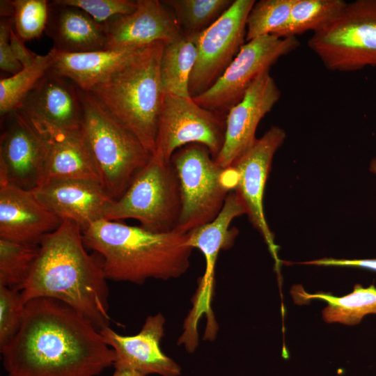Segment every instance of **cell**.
<instances>
[{
  "instance_id": "8fae6325",
  "label": "cell",
  "mask_w": 376,
  "mask_h": 376,
  "mask_svg": "<svg viewBox=\"0 0 376 376\" xmlns=\"http://www.w3.org/2000/svg\"><path fill=\"white\" fill-rule=\"evenodd\" d=\"M256 1L235 0L230 8L197 36V58L189 91L194 97L210 88L246 42V20Z\"/></svg>"
},
{
  "instance_id": "8d00e7d4",
  "label": "cell",
  "mask_w": 376,
  "mask_h": 376,
  "mask_svg": "<svg viewBox=\"0 0 376 376\" xmlns=\"http://www.w3.org/2000/svg\"><path fill=\"white\" fill-rule=\"evenodd\" d=\"M114 368L115 370L112 376H146L138 371L127 368L114 367Z\"/></svg>"
},
{
  "instance_id": "d590c367",
  "label": "cell",
  "mask_w": 376,
  "mask_h": 376,
  "mask_svg": "<svg viewBox=\"0 0 376 376\" xmlns=\"http://www.w3.org/2000/svg\"><path fill=\"white\" fill-rule=\"evenodd\" d=\"M9 42L15 56L24 68L32 65L38 60L40 55L31 52L25 47L24 41L17 36L13 27L10 32Z\"/></svg>"
},
{
  "instance_id": "f546056e",
  "label": "cell",
  "mask_w": 376,
  "mask_h": 376,
  "mask_svg": "<svg viewBox=\"0 0 376 376\" xmlns=\"http://www.w3.org/2000/svg\"><path fill=\"white\" fill-rule=\"evenodd\" d=\"M293 0H260L246 20V42L264 36L280 37L289 20Z\"/></svg>"
},
{
  "instance_id": "5b68a950",
  "label": "cell",
  "mask_w": 376,
  "mask_h": 376,
  "mask_svg": "<svg viewBox=\"0 0 376 376\" xmlns=\"http://www.w3.org/2000/svg\"><path fill=\"white\" fill-rule=\"evenodd\" d=\"M83 105L81 131L96 164L101 184L113 198L120 197L152 155L139 139L78 88Z\"/></svg>"
},
{
  "instance_id": "9c48e42d",
  "label": "cell",
  "mask_w": 376,
  "mask_h": 376,
  "mask_svg": "<svg viewBox=\"0 0 376 376\" xmlns=\"http://www.w3.org/2000/svg\"><path fill=\"white\" fill-rule=\"evenodd\" d=\"M225 130L223 113L202 107L192 97L164 93L152 155L171 162L179 148L199 143L215 159L223 146Z\"/></svg>"
},
{
  "instance_id": "ffe728a7",
  "label": "cell",
  "mask_w": 376,
  "mask_h": 376,
  "mask_svg": "<svg viewBox=\"0 0 376 376\" xmlns=\"http://www.w3.org/2000/svg\"><path fill=\"white\" fill-rule=\"evenodd\" d=\"M62 222L38 200L31 190L0 182V238L39 243Z\"/></svg>"
},
{
  "instance_id": "603a6c76",
  "label": "cell",
  "mask_w": 376,
  "mask_h": 376,
  "mask_svg": "<svg viewBox=\"0 0 376 376\" xmlns=\"http://www.w3.org/2000/svg\"><path fill=\"white\" fill-rule=\"evenodd\" d=\"M145 47V46H144ZM142 47L70 53L52 49L50 69L85 92L133 57Z\"/></svg>"
},
{
  "instance_id": "1f68e13d",
  "label": "cell",
  "mask_w": 376,
  "mask_h": 376,
  "mask_svg": "<svg viewBox=\"0 0 376 376\" xmlns=\"http://www.w3.org/2000/svg\"><path fill=\"white\" fill-rule=\"evenodd\" d=\"M25 307L19 290L0 285V349L7 345L19 331Z\"/></svg>"
},
{
  "instance_id": "3957f363",
  "label": "cell",
  "mask_w": 376,
  "mask_h": 376,
  "mask_svg": "<svg viewBox=\"0 0 376 376\" xmlns=\"http://www.w3.org/2000/svg\"><path fill=\"white\" fill-rule=\"evenodd\" d=\"M81 232L86 246L101 257L107 280L135 284L169 280L185 274L190 265L188 233H155L104 219Z\"/></svg>"
},
{
  "instance_id": "44dd1931",
  "label": "cell",
  "mask_w": 376,
  "mask_h": 376,
  "mask_svg": "<svg viewBox=\"0 0 376 376\" xmlns=\"http://www.w3.org/2000/svg\"><path fill=\"white\" fill-rule=\"evenodd\" d=\"M33 120L56 127L81 129L83 105L78 88L51 69L37 82L17 109Z\"/></svg>"
},
{
  "instance_id": "7402d4cb",
  "label": "cell",
  "mask_w": 376,
  "mask_h": 376,
  "mask_svg": "<svg viewBox=\"0 0 376 376\" xmlns=\"http://www.w3.org/2000/svg\"><path fill=\"white\" fill-rule=\"evenodd\" d=\"M45 33L56 50L78 53L105 50L106 28L81 9L49 1Z\"/></svg>"
},
{
  "instance_id": "d6a6232c",
  "label": "cell",
  "mask_w": 376,
  "mask_h": 376,
  "mask_svg": "<svg viewBox=\"0 0 376 376\" xmlns=\"http://www.w3.org/2000/svg\"><path fill=\"white\" fill-rule=\"evenodd\" d=\"M56 3L77 7L100 23L134 12L136 1L128 0H54Z\"/></svg>"
},
{
  "instance_id": "277c9868",
  "label": "cell",
  "mask_w": 376,
  "mask_h": 376,
  "mask_svg": "<svg viewBox=\"0 0 376 376\" xmlns=\"http://www.w3.org/2000/svg\"><path fill=\"white\" fill-rule=\"evenodd\" d=\"M164 43L142 47L88 93L152 155L164 91L160 65Z\"/></svg>"
},
{
  "instance_id": "4dcf8cb0",
  "label": "cell",
  "mask_w": 376,
  "mask_h": 376,
  "mask_svg": "<svg viewBox=\"0 0 376 376\" xmlns=\"http://www.w3.org/2000/svg\"><path fill=\"white\" fill-rule=\"evenodd\" d=\"M13 29L22 40L39 38L45 31L49 16V1L13 0Z\"/></svg>"
},
{
  "instance_id": "d4e9b609",
  "label": "cell",
  "mask_w": 376,
  "mask_h": 376,
  "mask_svg": "<svg viewBox=\"0 0 376 376\" xmlns=\"http://www.w3.org/2000/svg\"><path fill=\"white\" fill-rule=\"evenodd\" d=\"M198 35H185L173 42L164 44L160 75L164 93L191 97L189 83L197 58Z\"/></svg>"
},
{
  "instance_id": "7c38bea8",
  "label": "cell",
  "mask_w": 376,
  "mask_h": 376,
  "mask_svg": "<svg viewBox=\"0 0 376 376\" xmlns=\"http://www.w3.org/2000/svg\"><path fill=\"white\" fill-rule=\"evenodd\" d=\"M285 131L272 125L231 166L237 175L235 191L241 199L250 222L263 236L279 274L278 246L265 217L263 195L265 184L276 150L285 139Z\"/></svg>"
},
{
  "instance_id": "ba28073f",
  "label": "cell",
  "mask_w": 376,
  "mask_h": 376,
  "mask_svg": "<svg viewBox=\"0 0 376 376\" xmlns=\"http://www.w3.org/2000/svg\"><path fill=\"white\" fill-rule=\"evenodd\" d=\"M308 45L331 71L376 66V0L347 3L335 21L313 33Z\"/></svg>"
},
{
  "instance_id": "e575fe53",
  "label": "cell",
  "mask_w": 376,
  "mask_h": 376,
  "mask_svg": "<svg viewBox=\"0 0 376 376\" xmlns=\"http://www.w3.org/2000/svg\"><path fill=\"white\" fill-rule=\"evenodd\" d=\"M300 264L317 266H336L360 267L376 271V259H336L324 258L311 261L302 262Z\"/></svg>"
},
{
  "instance_id": "484cf974",
  "label": "cell",
  "mask_w": 376,
  "mask_h": 376,
  "mask_svg": "<svg viewBox=\"0 0 376 376\" xmlns=\"http://www.w3.org/2000/svg\"><path fill=\"white\" fill-rule=\"evenodd\" d=\"M347 4L343 0H293L289 20L280 38L320 31L335 21Z\"/></svg>"
},
{
  "instance_id": "52a82bcc",
  "label": "cell",
  "mask_w": 376,
  "mask_h": 376,
  "mask_svg": "<svg viewBox=\"0 0 376 376\" xmlns=\"http://www.w3.org/2000/svg\"><path fill=\"white\" fill-rule=\"evenodd\" d=\"M179 181L171 162L152 155L123 195L107 207L104 219H134L155 233L175 230L180 218Z\"/></svg>"
},
{
  "instance_id": "83f0119b",
  "label": "cell",
  "mask_w": 376,
  "mask_h": 376,
  "mask_svg": "<svg viewBox=\"0 0 376 376\" xmlns=\"http://www.w3.org/2000/svg\"><path fill=\"white\" fill-rule=\"evenodd\" d=\"M39 251V243L0 238V285L20 290Z\"/></svg>"
},
{
  "instance_id": "d6986e66",
  "label": "cell",
  "mask_w": 376,
  "mask_h": 376,
  "mask_svg": "<svg viewBox=\"0 0 376 376\" xmlns=\"http://www.w3.org/2000/svg\"><path fill=\"white\" fill-rule=\"evenodd\" d=\"M29 120L45 143V159L40 185L61 178H83L101 183L81 129H63L44 121Z\"/></svg>"
},
{
  "instance_id": "9a60e30c",
  "label": "cell",
  "mask_w": 376,
  "mask_h": 376,
  "mask_svg": "<svg viewBox=\"0 0 376 376\" xmlns=\"http://www.w3.org/2000/svg\"><path fill=\"white\" fill-rule=\"evenodd\" d=\"M246 209L235 191H230L224 207L218 216L211 222L188 233L187 244L199 249L205 260V270L188 320L197 324L201 315L206 313L210 320L212 310L210 301L214 281L215 267L219 252L230 248L238 233L236 228H230L233 220L242 214Z\"/></svg>"
},
{
  "instance_id": "5bb4252c",
  "label": "cell",
  "mask_w": 376,
  "mask_h": 376,
  "mask_svg": "<svg viewBox=\"0 0 376 376\" xmlns=\"http://www.w3.org/2000/svg\"><path fill=\"white\" fill-rule=\"evenodd\" d=\"M3 118L6 126L1 135L0 182L32 190L41 181L45 159L43 139L19 110Z\"/></svg>"
},
{
  "instance_id": "30bf717a",
  "label": "cell",
  "mask_w": 376,
  "mask_h": 376,
  "mask_svg": "<svg viewBox=\"0 0 376 376\" xmlns=\"http://www.w3.org/2000/svg\"><path fill=\"white\" fill-rule=\"evenodd\" d=\"M297 37L264 36L247 41L214 84L192 97L200 106L225 113L239 102L251 83L282 56L297 49Z\"/></svg>"
},
{
  "instance_id": "ab89813d",
  "label": "cell",
  "mask_w": 376,
  "mask_h": 376,
  "mask_svg": "<svg viewBox=\"0 0 376 376\" xmlns=\"http://www.w3.org/2000/svg\"><path fill=\"white\" fill-rule=\"evenodd\" d=\"M7 376H8V375H7Z\"/></svg>"
},
{
  "instance_id": "836d02e7",
  "label": "cell",
  "mask_w": 376,
  "mask_h": 376,
  "mask_svg": "<svg viewBox=\"0 0 376 376\" xmlns=\"http://www.w3.org/2000/svg\"><path fill=\"white\" fill-rule=\"evenodd\" d=\"M13 27L12 17H3L0 22V68L15 75L23 70V66L15 56L10 45V32Z\"/></svg>"
},
{
  "instance_id": "f35d334b",
  "label": "cell",
  "mask_w": 376,
  "mask_h": 376,
  "mask_svg": "<svg viewBox=\"0 0 376 376\" xmlns=\"http://www.w3.org/2000/svg\"><path fill=\"white\" fill-rule=\"evenodd\" d=\"M369 170L371 173L376 175V157L371 159Z\"/></svg>"
},
{
  "instance_id": "ac0fdd59",
  "label": "cell",
  "mask_w": 376,
  "mask_h": 376,
  "mask_svg": "<svg viewBox=\"0 0 376 376\" xmlns=\"http://www.w3.org/2000/svg\"><path fill=\"white\" fill-rule=\"evenodd\" d=\"M164 324L165 317L158 313L148 316L141 331L134 336H122L109 326L100 329L104 340L114 352L113 366L132 369L145 375L178 376L180 367L160 348Z\"/></svg>"
},
{
  "instance_id": "6da1fadb",
  "label": "cell",
  "mask_w": 376,
  "mask_h": 376,
  "mask_svg": "<svg viewBox=\"0 0 376 376\" xmlns=\"http://www.w3.org/2000/svg\"><path fill=\"white\" fill-rule=\"evenodd\" d=\"M0 350L8 376H96L116 361L91 321L44 297L26 303L19 331Z\"/></svg>"
},
{
  "instance_id": "e0dca14e",
  "label": "cell",
  "mask_w": 376,
  "mask_h": 376,
  "mask_svg": "<svg viewBox=\"0 0 376 376\" xmlns=\"http://www.w3.org/2000/svg\"><path fill=\"white\" fill-rule=\"evenodd\" d=\"M38 200L61 220L82 229L104 219L114 200L99 182L83 178L54 179L31 190Z\"/></svg>"
},
{
  "instance_id": "4316f807",
  "label": "cell",
  "mask_w": 376,
  "mask_h": 376,
  "mask_svg": "<svg viewBox=\"0 0 376 376\" xmlns=\"http://www.w3.org/2000/svg\"><path fill=\"white\" fill-rule=\"evenodd\" d=\"M185 35H198L233 4V0H166Z\"/></svg>"
},
{
  "instance_id": "4fadbf2b",
  "label": "cell",
  "mask_w": 376,
  "mask_h": 376,
  "mask_svg": "<svg viewBox=\"0 0 376 376\" xmlns=\"http://www.w3.org/2000/svg\"><path fill=\"white\" fill-rule=\"evenodd\" d=\"M281 92L269 70L260 74L242 100L226 116L224 142L216 163L231 167L255 143L258 125L281 97Z\"/></svg>"
},
{
  "instance_id": "74e56055",
  "label": "cell",
  "mask_w": 376,
  "mask_h": 376,
  "mask_svg": "<svg viewBox=\"0 0 376 376\" xmlns=\"http://www.w3.org/2000/svg\"><path fill=\"white\" fill-rule=\"evenodd\" d=\"M1 16H3V17H13V7L10 1H1Z\"/></svg>"
},
{
  "instance_id": "cb8c5ba5",
  "label": "cell",
  "mask_w": 376,
  "mask_h": 376,
  "mask_svg": "<svg viewBox=\"0 0 376 376\" xmlns=\"http://www.w3.org/2000/svg\"><path fill=\"white\" fill-rule=\"evenodd\" d=\"M295 292L296 301L300 303L318 299L327 303L322 311L323 320L327 323L339 322L347 325L359 324L368 314H376V288L370 285L364 288L356 284L352 293L343 297H335L331 294L318 292L309 294L303 288Z\"/></svg>"
},
{
  "instance_id": "2e32d148",
  "label": "cell",
  "mask_w": 376,
  "mask_h": 376,
  "mask_svg": "<svg viewBox=\"0 0 376 376\" xmlns=\"http://www.w3.org/2000/svg\"><path fill=\"white\" fill-rule=\"evenodd\" d=\"M136 10L114 17L104 24L106 49L140 47L155 42L168 44L184 33L172 11L158 0H138Z\"/></svg>"
},
{
  "instance_id": "7a4b0ae2",
  "label": "cell",
  "mask_w": 376,
  "mask_h": 376,
  "mask_svg": "<svg viewBox=\"0 0 376 376\" xmlns=\"http://www.w3.org/2000/svg\"><path fill=\"white\" fill-rule=\"evenodd\" d=\"M86 248L80 226L63 220L40 241L36 259L19 291L25 304L41 297L62 301L100 330L110 322L107 279L101 257L90 254Z\"/></svg>"
},
{
  "instance_id": "f1b7e54d",
  "label": "cell",
  "mask_w": 376,
  "mask_h": 376,
  "mask_svg": "<svg viewBox=\"0 0 376 376\" xmlns=\"http://www.w3.org/2000/svg\"><path fill=\"white\" fill-rule=\"evenodd\" d=\"M52 66L49 52L39 56L31 66L0 80V113L5 116L17 110L25 97Z\"/></svg>"
},
{
  "instance_id": "8992f818",
  "label": "cell",
  "mask_w": 376,
  "mask_h": 376,
  "mask_svg": "<svg viewBox=\"0 0 376 376\" xmlns=\"http://www.w3.org/2000/svg\"><path fill=\"white\" fill-rule=\"evenodd\" d=\"M171 162L179 181L181 210L175 230L188 233L212 221L221 211L235 184L226 181L233 169L220 167L203 145L177 150Z\"/></svg>"
}]
</instances>
